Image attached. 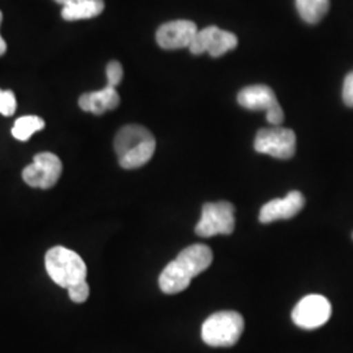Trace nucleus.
<instances>
[{
    "label": "nucleus",
    "mask_w": 353,
    "mask_h": 353,
    "mask_svg": "<svg viewBox=\"0 0 353 353\" xmlns=\"http://www.w3.org/2000/svg\"><path fill=\"white\" fill-rule=\"evenodd\" d=\"M212 261L214 254L207 245L195 243L183 249L163 270L159 278L160 290L165 294H176L186 290L191 280L205 271Z\"/></svg>",
    "instance_id": "obj_1"
},
{
    "label": "nucleus",
    "mask_w": 353,
    "mask_h": 353,
    "mask_svg": "<svg viewBox=\"0 0 353 353\" xmlns=\"http://www.w3.org/2000/svg\"><path fill=\"white\" fill-rule=\"evenodd\" d=\"M114 150L123 169H138L150 163L156 151V139L148 128L128 125L115 135Z\"/></svg>",
    "instance_id": "obj_2"
},
{
    "label": "nucleus",
    "mask_w": 353,
    "mask_h": 353,
    "mask_svg": "<svg viewBox=\"0 0 353 353\" xmlns=\"http://www.w3.org/2000/svg\"><path fill=\"white\" fill-rule=\"evenodd\" d=\"M45 267L52 281L65 290L87 279V265L83 258L63 246H55L46 252Z\"/></svg>",
    "instance_id": "obj_3"
},
{
    "label": "nucleus",
    "mask_w": 353,
    "mask_h": 353,
    "mask_svg": "<svg viewBox=\"0 0 353 353\" xmlns=\"http://www.w3.org/2000/svg\"><path fill=\"white\" fill-rule=\"evenodd\" d=\"M245 328L243 316L224 310L208 316L202 326V339L211 347H232L240 341Z\"/></svg>",
    "instance_id": "obj_4"
},
{
    "label": "nucleus",
    "mask_w": 353,
    "mask_h": 353,
    "mask_svg": "<svg viewBox=\"0 0 353 353\" xmlns=\"http://www.w3.org/2000/svg\"><path fill=\"white\" fill-rule=\"evenodd\" d=\"M236 227L234 205L227 201L216 203H205L203 205L202 217L195 227V233L210 239L219 234H232Z\"/></svg>",
    "instance_id": "obj_5"
},
{
    "label": "nucleus",
    "mask_w": 353,
    "mask_h": 353,
    "mask_svg": "<svg viewBox=\"0 0 353 353\" xmlns=\"http://www.w3.org/2000/svg\"><path fill=\"white\" fill-rule=\"evenodd\" d=\"M237 101L248 110H265L267 122L272 126H280L284 122V112L275 92L268 85L256 84L242 89L237 96Z\"/></svg>",
    "instance_id": "obj_6"
},
{
    "label": "nucleus",
    "mask_w": 353,
    "mask_h": 353,
    "mask_svg": "<svg viewBox=\"0 0 353 353\" xmlns=\"http://www.w3.org/2000/svg\"><path fill=\"white\" fill-rule=\"evenodd\" d=\"M296 134L290 128L274 126L258 131L254 148L258 153L268 154L279 160H290L296 153Z\"/></svg>",
    "instance_id": "obj_7"
},
{
    "label": "nucleus",
    "mask_w": 353,
    "mask_h": 353,
    "mask_svg": "<svg viewBox=\"0 0 353 353\" xmlns=\"http://www.w3.org/2000/svg\"><path fill=\"white\" fill-rule=\"evenodd\" d=\"M62 170L63 165L57 154L42 152L36 154L33 163L23 170V179L30 188L51 189L58 182Z\"/></svg>",
    "instance_id": "obj_8"
},
{
    "label": "nucleus",
    "mask_w": 353,
    "mask_h": 353,
    "mask_svg": "<svg viewBox=\"0 0 353 353\" xmlns=\"http://www.w3.org/2000/svg\"><path fill=\"white\" fill-rule=\"evenodd\" d=\"M237 45L239 39L233 33L217 26H207L202 30H198L190 43L189 50L195 55L208 52L211 57L219 58L227 54L228 51L234 50Z\"/></svg>",
    "instance_id": "obj_9"
},
{
    "label": "nucleus",
    "mask_w": 353,
    "mask_h": 353,
    "mask_svg": "<svg viewBox=\"0 0 353 353\" xmlns=\"http://www.w3.org/2000/svg\"><path fill=\"white\" fill-rule=\"evenodd\" d=\"M331 313V303L325 296L309 294L294 306L292 319L300 328L314 330L327 323Z\"/></svg>",
    "instance_id": "obj_10"
},
{
    "label": "nucleus",
    "mask_w": 353,
    "mask_h": 353,
    "mask_svg": "<svg viewBox=\"0 0 353 353\" xmlns=\"http://www.w3.org/2000/svg\"><path fill=\"white\" fill-rule=\"evenodd\" d=\"M198 26L190 20H174L165 23L157 29L156 41L165 50H176L189 48L198 33Z\"/></svg>",
    "instance_id": "obj_11"
},
{
    "label": "nucleus",
    "mask_w": 353,
    "mask_h": 353,
    "mask_svg": "<svg viewBox=\"0 0 353 353\" xmlns=\"http://www.w3.org/2000/svg\"><path fill=\"white\" fill-rule=\"evenodd\" d=\"M305 205V196L300 191H290V194L280 199H272L261 208L259 221L270 224L278 220H290L299 214Z\"/></svg>",
    "instance_id": "obj_12"
},
{
    "label": "nucleus",
    "mask_w": 353,
    "mask_h": 353,
    "mask_svg": "<svg viewBox=\"0 0 353 353\" xmlns=\"http://www.w3.org/2000/svg\"><path fill=\"white\" fill-rule=\"evenodd\" d=\"M119 102L121 99L117 89L106 85L101 90L81 94L79 99V106L84 112L101 115L109 110L117 109Z\"/></svg>",
    "instance_id": "obj_13"
},
{
    "label": "nucleus",
    "mask_w": 353,
    "mask_h": 353,
    "mask_svg": "<svg viewBox=\"0 0 353 353\" xmlns=\"http://www.w3.org/2000/svg\"><path fill=\"white\" fill-rule=\"evenodd\" d=\"M105 8L103 0H79L62 10V17L67 21L85 20L99 16Z\"/></svg>",
    "instance_id": "obj_14"
},
{
    "label": "nucleus",
    "mask_w": 353,
    "mask_h": 353,
    "mask_svg": "<svg viewBox=\"0 0 353 353\" xmlns=\"http://www.w3.org/2000/svg\"><path fill=\"white\" fill-rule=\"evenodd\" d=\"M296 8L305 23H319L330 10V0H296Z\"/></svg>",
    "instance_id": "obj_15"
},
{
    "label": "nucleus",
    "mask_w": 353,
    "mask_h": 353,
    "mask_svg": "<svg viewBox=\"0 0 353 353\" xmlns=\"http://www.w3.org/2000/svg\"><path fill=\"white\" fill-rule=\"evenodd\" d=\"M45 121L37 115H26L19 118L12 127V135L14 139L26 141L30 139L33 134L43 130Z\"/></svg>",
    "instance_id": "obj_16"
},
{
    "label": "nucleus",
    "mask_w": 353,
    "mask_h": 353,
    "mask_svg": "<svg viewBox=\"0 0 353 353\" xmlns=\"http://www.w3.org/2000/svg\"><path fill=\"white\" fill-rule=\"evenodd\" d=\"M16 97L12 90L0 89V114L11 117L16 112Z\"/></svg>",
    "instance_id": "obj_17"
},
{
    "label": "nucleus",
    "mask_w": 353,
    "mask_h": 353,
    "mask_svg": "<svg viewBox=\"0 0 353 353\" xmlns=\"http://www.w3.org/2000/svg\"><path fill=\"white\" fill-rule=\"evenodd\" d=\"M106 77H108V87L117 88V85H119V83L123 79V67L122 64L117 61H113L108 64L106 67Z\"/></svg>",
    "instance_id": "obj_18"
},
{
    "label": "nucleus",
    "mask_w": 353,
    "mask_h": 353,
    "mask_svg": "<svg viewBox=\"0 0 353 353\" xmlns=\"http://www.w3.org/2000/svg\"><path fill=\"white\" fill-rule=\"evenodd\" d=\"M70 299L76 303H85L89 297V285L87 281H81L68 288Z\"/></svg>",
    "instance_id": "obj_19"
},
{
    "label": "nucleus",
    "mask_w": 353,
    "mask_h": 353,
    "mask_svg": "<svg viewBox=\"0 0 353 353\" xmlns=\"http://www.w3.org/2000/svg\"><path fill=\"white\" fill-rule=\"evenodd\" d=\"M343 101L348 108H353V71H351L344 79Z\"/></svg>",
    "instance_id": "obj_20"
},
{
    "label": "nucleus",
    "mask_w": 353,
    "mask_h": 353,
    "mask_svg": "<svg viewBox=\"0 0 353 353\" xmlns=\"http://www.w3.org/2000/svg\"><path fill=\"white\" fill-rule=\"evenodd\" d=\"M1 20H3V13L0 12V24H1ZM7 50V43L6 41L3 39V37L0 36V55H3Z\"/></svg>",
    "instance_id": "obj_21"
},
{
    "label": "nucleus",
    "mask_w": 353,
    "mask_h": 353,
    "mask_svg": "<svg viewBox=\"0 0 353 353\" xmlns=\"http://www.w3.org/2000/svg\"><path fill=\"white\" fill-rule=\"evenodd\" d=\"M57 3H59V4H62L63 7L65 6H68V4H72V3H76V1H79V0H55Z\"/></svg>",
    "instance_id": "obj_22"
}]
</instances>
